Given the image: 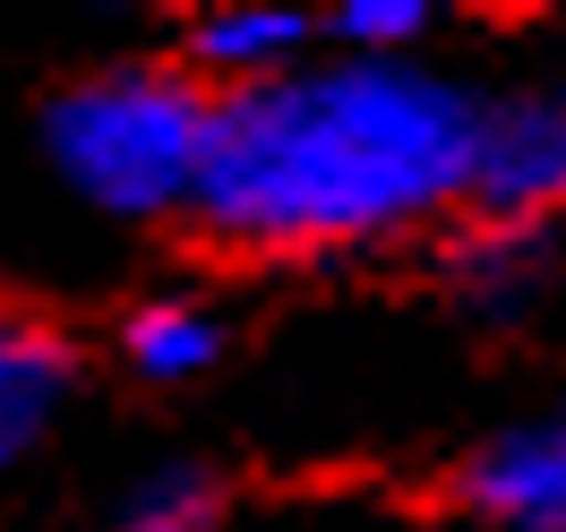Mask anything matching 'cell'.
Here are the masks:
<instances>
[{
	"label": "cell",
	"instance_id": "cell-1",
	"mask_svg": "<svg viewBox=\"0 0 566 532\" xmlns=\"http://www.w3.org/2000/svg\"><path fill=\"white\" fill-rule=\"evenodd\" d=\"M481 95L429 61L326 52L214 95L189 223L232 258H360L463 207Z\"/></svg>",
	"mask_w": 566,
	"mask_h": 532
},
{
	"label": "cell",
	"instance_id": "cell-2",
	"mask_svg": "<svg viewBox=\"0 0 566 532\" xmlns=\"http://www.w3.org/2000/svg\"><path fill=\"white\" fill-rule=\"evenodd\" d=\"M214 138V95L172 61H112L77 77L43 112V155L95 215L164 223L198 207Z\"/></svg>",
	"mask_w": 566,
	"mask_h": 532
},
{
	"label": "cell",
	"instance_id": "cell-3",
	"mask_svg": "<svg viewBox=\"0 0 566 532\" xmlns=\"http://www.w3.org/2000/svg\"><path fill=\"white\" fill-rule=\"evenodd\" d=\"M463 207L481 223H497V232H541L549 215H566V86L558 77L481 95Z\"/></svg>",
	"mask_w": 566,
	"mask_h": 532
},
{
	"label": "cell",
	"instance_id": "cell-4",
	"mask_svg": "<svg viewBox=\"0 0 566 532\" xmlns=\"http://www.w3.org/2000/svg\"><path fill=\"white\" fill-rule=\"evenodd\" d=\"M455 507L490 532H566V404L497 421L455 463Z\"/></svg>",
	"mask_w": 566,
	"mask_h": 532
},
{
	"label": "cell",
	"instance_id": "cell-5",
	"mask_svg": "<svg viewBox=\"0 0 566 532\" xmlns=\"http://www.w3.org/2000/svg\"><path fill=\"white\" fill-rule=\"evenodd\" d=\"M326 27H310V9H283V0H223V9H198L189 18V43H180V70L198 77L207 95H241V86H275L301 61H318L310 43Z\"/></svg>",
	"mask_w": 566,
	"mask_h": 532
},
{
	"label": "cell",
	"instance_id": "cell-6",
	"mask_svg": "<svg viewBox=\"0 0 566 532\" xmlns=\"http://www.w3.org/2000/svg\"><path fill=\"white\" fill-rule=\"evenodd\" d=\"M70 387H77L70 335L35 310H0V472L52 438V421L70 413Z\"/></svg>",
	"mask_w": 566,
	"mask_h": 532
},
{
	"label": "cell",
	"instance_id": "cell-7",
	"mask_svg": "<svg viewBox=\"0 0 566 532\" xmlns=\"http://www.w3.org/2000/svg\"><path fill=\"white\" fill-rule=\"evenodd\" d=\"M120 361L138 369L146 387H189L223 361V319L198 292H155L120 319Z\"/></svg>",
	"mask_w": 566,
	"mask_h": 532
},
{
	"label": "cell",
	"instance_id": "cell-8",
	"mask_svg": "<svg viewBox=\"0 0 566 532\" xmlns=\"http://www.w3.org/2000/svg\"><path fill=\"white\" fill-rule=\"evenodd\" d=\"M541 267H549L541 232H497V223H481V232L455 249V292L472 310H490V319H515L532 292H541Z\"/></svg>",
	"mask_w": 566,
	"mask_h": 532
},
{
	"label": "cell",
	"instance_id": "cell-9",
	"mask_svg": "<svg viewBox=\"0 0 566 532\" xmlns=\"http://www.w3.org/2000/svg\"><path fill=\"white\" fill-rule=\"evenodd\" d=\"M214 524H223L214 472H198V463H164V472H146L138 490L120 498V524H112V532H214Z\"/></svg>",
	"mask_w": 566,
	"mask_h": 532
},
{
	"label": "cell",
	"instance_id": "cell-10",
	"mask_svg": "<svg viewBox=\"0 0 566 532\" xmlns=\"http://www.w3.org/2000/svg\"><path fill=\"white\" fill-rule=\"evenodd\" d=\"M429 27H438L429 0H344V9L326 18L335 52H369V61H412V43H421Z\"/></svg>",
	"mask_w": 566,
	"mask_h": 532
}]
</instances>
